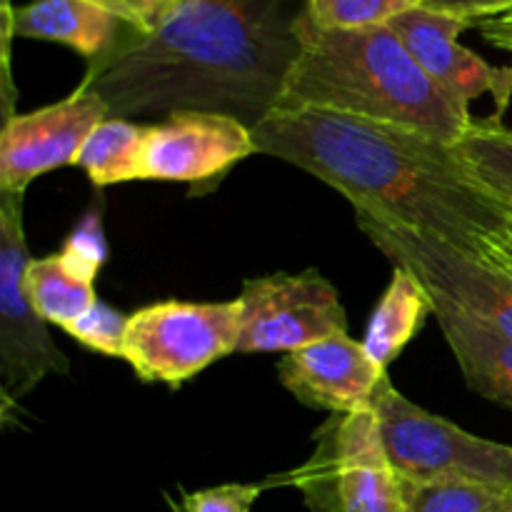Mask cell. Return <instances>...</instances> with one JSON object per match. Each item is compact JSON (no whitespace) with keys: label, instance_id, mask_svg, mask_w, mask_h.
Wrapping results in <instances>:
<instances>
[{"label":"cell","instance_id":"29","mask_svg":"<svg viewBox=\"0 0 512 512\" xmlns=\"http://www.w3.org/2000/svg\"><path fill=\"white\" fill-rule=\"evenodd\" d=\"M168 508H170V512H178V510H175V508H173V505H170V503H168Z\"/></svg>","mask_w":512,"mask_h":512},{"label":"cell","instance_id":"24","mask_svg":"<svg viewBox=\"0 0 512 512\" xmlns=\"http://www.w3.org/2000/svg\"><path fill=\"white\" fill-rule=\"evenodd\" d=\"M423 8L463 18L473 28V23L478 20L510 10L512 0H423Z\"/></svg>","mask_w":512,"mask_h":512},{"label":"cell","instance_id":"14","mask_svg":"<svg viewBox=\"0 0 512 512\" xmlns=\"http://www.w3.org/2000/svg\"><path fill=\"white\" fill-rule=\"evenodd\" d=\"M430 300L433 318L463 370L465 383L483 398L512 410V338L445 295L430 293Z\"/></svg>","mask_w":512,"mask_h":512},{"label":"cell","instance_id":"19","mask_svg":"<svg viewBox=\"0 0 512 512\" xmlns=\"http://www.w3.org/2000/svg\"><path fill=\"white\" fill-rule=\"evenodd\" d=\"M403 490V512H512V488L460 480L418 483L403 478Z\"/></svg>","mask_w":512,"mask_h":512},{"label":"cell","instance_id":"23","mask_svg":"<svg viewBox=\"0 0 512 512\" xmlns=\"http://www.w3.org/2000/svg\"><path fill=\"white\" fill-rule=\"evenodd\" d=\"M270 483H225L215 488L183 493L180 500L168 498L178 512H250Z\"/></svg>","mask_w":512,"mask_h":512},{"label":"cell","instance_id":"20","mask_svg":"<svg viewBox=\"0 0 512 512\" xmlns=\"http://www.w3.org/2000/svg\"><path fill=\"white\" fill-rule=\"evenodd\" d=\"M420 5L423 0H308V18L320 30H368Z\"/></svg>","mask_w":512,"mask_h":512},{"label":"cell","instance_id":"9","mask_svg":"<svg viewBox=\"0 0 512 512\" xmlns=\"http://www.w3.org/2000/svg\"><path fill=\"white\" fill-rule=\"evenodd\" d=\"M105 118L108 108L103 100L80 85L58 103L3 118L0 190L25 193L43 173L75 165L85 140Z\"/></svg>","mask_w":512,"mask_h":512},{"label":"cell","instance_id":"15","mask_svg":"<svg viewBox=\"0 0 512 512\" xmlns=\"http://www.w3.org/2000/svg\"><path fill=\"white\" fill-rule=\"evenodd\" d=\"M430 315H433V300L428 288L410 270L393 268L390 285L380 295L370 318L363 340L365 348L388 370V365L408 348Z\"/></svg>","mask_w":512,"mask_h":512},{"label":"cell","instance_id":"3","mask_svg":"<svg viewBox=\"0 0 512 512\" xmlns=\"http://www.w3.org/2000/svg\"><path fill=\"white\" fill-rule=\"evenodd\" d=\"M280 105L403 125L453 145L478 123L470 105L435 83L388 25L320 30L308 18Z\"/></svg>","mask_w":512,"mask_h":512},{"label":"cell","instance_id":"16","mask_svg":"<svg viewBox=\"0 0 512 512\" xmlns=\"http://www.w3.org/2000/svg\"><path fill=\"white\" fill-rule=\"evenodd\" d=\"M145 138L148 125L128 118H105L85 140L75 165L85 170L95 188L140 180Z\"/></svg>","mask_w":512,"mask_h":512},{"label":"cell","instance_id":"11","mask_svg":"<svg viewBox=\"0 0 512 512\" xmlns=\"http://www.w3.org/2000/svg\"><path fill=\"white\" fill-rule=\"evenodd\" d=\"M388 370L350 335H333L285 353L278 380L290 395L315 410L333 415L370 408Z\"/></svg>","mask_w":512,"mask_h":512},{"label":"cell","instance_id":"1","mask_svg":"<svg viewBox=\"0 0 512 512\" xmlns=\"http://www.w3.org/2000/svg\"><path fill=\"white\" fill-rule=\"evenodd\" d=\"M305 23L308 0H183L148 33L130 30L80 88L108 118L205 110L255 128L283 100Z\"/></svg>","mask_w":512,"mask_h":512},{"label":"cell","instance_id":"28","mask_svg":"<svg viewBox=\"0 0 512 512\" xmlns=\"http://www.w3.org/2000/svg\"><path fill=\"white\" fill-rule=\"evenodd\" d=\"M135 3H138L140 13H143V18H145V25H148V30H150L155 23H160V20L170 13V10L178 8L183 0H135Z\"/></svg>","mask_w":512,"mask_h":512},{"label":"cell","instance_id":"6","mask_svg":"<svg viewBox=\"0 0 512 512\" xmlns=\"http://www.w3.org/2000/svg\"><path fill=\"white\" fill-rule=\"evenodd\" d=\"M25 193L0 190V393L3 415L20 408L48 375H68L70 363L25 288L33 263L25 238Z\"/></svg>","mask_w":512,"mask_h":512},{"label":"cell","instance_id":"22","mask_svg":"<svg viewBox=\"0 0 512 512\" xmlns=\"http://www.w3.org/2000/svg\"><path fill=\"white\" fill-rule=\"evenodd\" d=\"M65 263L70 268L78 270L85 278L95 280L98 273L103 270L105 260H108V243H105V230H103V215L100 208L85 210L83 218L73 228V233L65 238L63 250H60Z\"/></svg>","mask_w":512,"mask_h":512},{"label":"cell","instance_id":"17","mask_svg":"<svg viewBox=\"0 0 512 512\" xmlns=\"http://www.w3.org/2000/svg\"><path fill=\"white\" fill-rule=\"evenodd\" d=\"M25 288L40 318L60 328H68L98 303L95 280L70 268L60 253L33 258L25 273Z\"/></svg>","mask_w":512,"mask_h":512},{"label":"cell","instance_id":"21","mask_svg":"<svg viewBox=\"0 0 512 512\" xmlns=\"http://www.w3.org/2000/svg\"><path fill=\"white\" fill-rule=\"evenodd\" d=\"M130 315L120 313V310L110 308L105 303H95L83 318L70 323L63 328L65 333L80 345H85L93 353L105 355V358H120L123 360V343H125V330H128Z\"/></svg>","mask_w":512,"mask_h":512},{"label":"cell","instance_id":"27","mask_svg":"<svg viewBox=\"0 0 512 512\" xmlns=\"http://www.w3.org/2000/svg\"><path fill=\"white\" fill-rule=\"evenodd\" d=\"M90 3H98V5H103V8L113 10V13L120 15L125 23H130L133 28L148 33V25H145V18H143V13H140V8L135 0H90Z\"/></svg>","mask_w":512,"mask_h":512},{"label":"cell","instance_id":"4","mask_svg":"<svg viewBox=\"0 0 512 512\" xmlns=\"http://www.w3.org/2000/svg\"><path fill=\"white\" fill-rule=\"evenodd\" d=\"M380 438L395 473L405 480L483 483L512 488V445L468 433L405 398L390 378L373 395Z\"/></svg>","mask_w":512,"mask_h":512},{"label":"cell","instance_id":"8","mask_svg":"<svg viewBox=\"0 0 512 512\" xmlns=\"http://www.w3.org/2000/svg\"><path fill=\"white\" fill-rule=\"evenodd\" d=\"M258 153L253 128L205 110H178L148 125L140 180L218 183L230 168Z\"/></svg>","mask_w":512,"mask_h":512},{"label":"cell","instance_id":"10","mask_svg":"<svg viewBox=\"0 0 512 512\" xmlns=\"http://www.w3.org/2000/svg\"><path fill=\"white\" fill-rule=\"evenodd\" d=\"M388 28L403 40L405 48L435 83L468 105L483 95H490L498 105L493 118H503L512 100V65L498 68L465 48L458 38L470 25L463 18L420 5L390 20Z\"/></svg>","mask_w":512,"mask_h":512},{"label":"cell","instance_id":"2","mask_svg":"<svg viewBox=\"0 0 512 512\" xmlns=\"http://www.w3.org/2000/svg\"><path fill=\"white\" fill-rule=\"evenodd\" d=\"M258 153L338 190L355 213L483 255L512 213L478 183L453 143L393 123L280 105L253 128Z\"/></svg>","mask_w":512,"mask_h":512},{"label":"cell","instance_id":"5","mask_svg":"<svg viewBox=\"0 0 512 512\" xmlns=\"http://www.w3.org/2000/svg\"><path fill=\"white\" fill-rule=\"evenodd\" d=\"M240 300H163L130 315L123 360L143 383L178 388L208 365L238 353Z\"/></svg>","mask_w":512,"mask_h":512},{"label":"cell","instance_id":"12","mask_svg":"<svg viewBox=\"0 0 512 512\" xmlns=\"http://www.w3.org/2000/svg\"><path fill=\"white\" fill-rule=\"evenodd\" d=\"M303 493L313 512H403V478L388 460H343L318 440L313 458L295 473L268 480Z\"/></svg>","mask_w":512,"mask_h":512},{"label":"cell","instance_id":"18","mask_svg":"<svg viewBox=\"0 0 512 512\" xmlns=\"http://www.w3.org/2000/svg\"><path fill=\"white\" fill-rule=\"evenodd\" d=\"M460 160L483 188H488L512 213V128L500 120H478L475 128L455 143Z\"/></svg>","mask_w":512,"mask_h":512},{"label":"cell","instance_id":"26","mask_svg":"<svg viewBox=\"0 0 512 512\" xmlns=\"http://www.w3.org/2000/svg\"><path fill=\"white\" fill-rule=\"evenodd\" d=\"M483 258L493 260L495 265H500V268L508 270L512 275V218L498 235H493V238L485 243Z\"/></svg>","mask_w":512,"mask_h":512},{"label":"cell","instance_id":"25","mask_svg":"<svg viewBox=\"0 0 512 512\" xmlns=\"http://www.w3.org/2000/svg\"><path fill=\"white\" fill-rule=\"evenodd\" d=\"M473 28L478 30L490 45H495V48L512 55V8L505 10V13L478 20V23H473Z\"/></svg>","mask_w":512,"mask_h":512},{"label":"cell","instance_id":"13","mask_svg":"<svg viewBox=\"0 0 512 512\" xmlns=\"http://www.w3.org/2000/svg\"><path fill=\"white\" fill-rule=\"evenodd\" d=\"M3 13L10 18L15 38L68 45L88 60V68L108 60L133 30L113 10L90 0H33L23 8L5 0Z\"/></svg>","mask_w":512,"mask_h":512},{"label":"cell","instance_id":"7","mask_svg":"<svg viewBox=\"0 0 512 512\" xmlns=\"http://www.w3.org/2000/svg\"><path fill=\"white\" fill-rule=\"evenodd\" d=\"M238 353H293L333 335H348V313L335 285L318 270L248 278L238 295Z\"/></svg>","mask_w":512,"mask_h":512}]
</instances>
